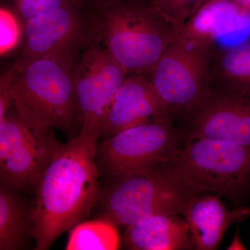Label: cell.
<instances>
[{
    "label": "cell",
    "mask_w": 250,
    "mask_h": 250,
    "mask_svg": "<svg viewBox=\"0 0 250 250\" xmlns=\"http://www.w3.org/2000/svg\"><path fill=\"white\" fill-rule=\"evenodd\" d=\"M250 16L225 0H208L178 31V35L215 44L243 31Z\"/></svg>",
    "instance_id": "cell-15"
},
{
    "label": "cell",
    "mask_w": 250,
    "mask_h": 250,
    "mask_svg": "<svg viewBox=\"0 0 250 250\" xmlns=\"http://www.w3.org/2000/svg\"><path fill=\"white\" fill-rule=\"evenodd\" d=\"M84 9L89 40L106 49L128 73L149 75L178 36L147 0H116Z\"/></svg>",
    "instance_id": "cell-2"
},
{
    "label": "cell",
    "mask_w": 250,
    "mask_h": 250,
    "mask_svg": "<svg viewBox=\"0 0 250 250\" xmlns=\"http://www.w3.org/2000/svg\"><path fill=\"white\" fill-rule=\"evenodd\" d=\"M126 249L195 250L185 218L179 215H156L127 227L123 236Z\"/></svg>",
    "instance_id": "cell-14"
},
{
    "label": "cell",
    "mask_w": 250,
    "mask_h": 250,
    "mask_svg": "<svg viewBox=\"0 0 250 250\" xmlns=\"http://www.w3.org/2000/svg\"><path fill=\"white\" fill-rule=\"evenodd\" d=\"M98 141L79 135L62 143L36 187L31 211L35 250H47L64 232L85 220L100 194Z\"/></svg>",
    "instance_id": "cell-1"
},
{
    "label": "cell",
    "mask_w": 250,
    "mask_h": 250,
    "mask_svg": "<svg viewBox=\"0 0 250 250\" xmlns=\"http://www.w3.org/2000/svg\"><path fill=\"white\" fill-rule=\"evenodd\" d=\"M76 2L75 0H12L13 10L23 24L24 23Z\"/></svg>",
    "instance_id": "cell-20"
},
{
    "label": "cell",
    "mask_w": 250,
    "mask_h": 250,
    "mask_svg": "<svg viewBox=\"0 0 250 250\" xmlns=\"http://www.w3.org/2000/svg\"><path fill=\"white\" fill-rule=\"evenodd\" d=\"M110 181L99 194V218L116 226L129 227L156 215H183L200 194L179 177L170 162Z\"/></svg>",
    "instance_id": "cell-4"
},
{
    "label": "cell",
    "mask_w": 250,
    "mask_h": 250,
    "mask_svg": "<svg viewBox=\"0 0 250 250\" xmlns=\"http://www.w3.org/2000/svg\"><path fill=\"white\" fill-rule=\"evenodd\" d=\"M31 211L20 190L1 183L0 250L27 249L31 237Z\"/></svg>",
    "instance_id": "cell-16"
},
{
    "label": "cell",
    "mask_w": 250,
    "mask_h": 250,
    "mask_svg": "<svg viewBox=\"0 0 250 250\" xmlns=\"http://www.w3.org/2000/svg\"><path fill=\"white\" fill-rule=\"evenodd\" d=\"M156 11L180 30L208 0H147Z\"/></svg>",
    "instance_id": "cell-19"
},
{
    "label": "cell",
    "mask_w": 250,
    "mask_h": 250,
    "mask_svg": "<svg viewBox=\"0 0 250 250\" xmlns=\"http://www.w3.org/2000/svg\"><path fill=\"white\" fill-rule=\"evenodd\" d=\"M246 247L243 245V242L240 237L239 231H236V235L233 238L230 246L228 247V250H246Z\"/></svg>",
    "instance_id": "cell-24"
},
{
    "label": "cell",
    "mask_w": 250,
    "mask_h": 250,
    "mask_svg": "<svg viewBox=\"0 0 250 250\" xmlns=\"http://www.w3.org/2000/svg\"><path fill=\"white\" fill-rule=\"evenodd\" d=\"M75 1L83 7H88V6H99V5L106 4L116 0H75Z\"/></svg>",
    "instance_id": "cell-23"
},
{
    "label": "cell",
    "mask_w": 250,
    "mask_h": 250,
    "mask_svg": "<svg viewBox=\"0 0 250 250\" xmlns=\"http://www.w3.org/2000/svg\"><path fill=\"white\" fill-rule=\"evenodd\" d=\"M220 52L213 58L212 81L221 89L250 100V41Z\"/></svg>",
    "instance_id": "cell-17"
},
{
    "label": "cell",
    "mask_w": 250,
    "mask_h": 250,
    "mask_svg": "<svg viewBox=\"0 0 250 250\" xmlns=\"http://www.w3.org/2000/svg\"><path fill=\"white\" fill-rule=\"evenodd\" d=\"M225 1L232 3L246 12H247L250 3V0H225Z\"/></svg>",
    "instance_id": "cell-25"
},
{
    "label": "cell",
    "mask_w": 250,
    "mask_h": 250,
    "mask_svg": "<svg viewBox=\"0 0 250 250\" xmlns=\"http://www.w3.org/2000/svg\"><path fill=\"white\" fill-rule=\"evenodd\" d=\"M62 143L52 129L28 124L16 112L0 123L1 183L19 190L36 188Z\"/></svg>",
    "instance_id": "cell-9"
},
{
    "label": "cell",
    "mask_w": 250,
    "mask_h": 250,
    "mask_svg": "<svg viewBox=\"0 0 250 250\" xmlns=\"http://www.w3.org/2000/svg\"><path fill=\"white\" fill-rule=\"evenodd\" d=\"M183 216L190 229L192 243L197 250H215L221 243L229 228L250 216V208L241 207L229 209L220 195H196Z\"/></svg>",
    "instance_id": "cell-13"
},
{
    "label": "cell",
    "mask_w": 250,
    "mask_h": 250,
    "mask_svg": "<svg viewBox=\"0 0 250 250\" xmlns=\"http://www.w3.org/2000/svg\"><path fill=\"white\" fill-rule=\"evenodd\" d=\"M188 143L219 140L250 147V100L212 87L200 103L184 113Z\"/></svg>",
    "instance_id": "cell-11"
},
{
    "label": "cell",
    "mask_w": 250,
    "mask_h": 250,
    "mask_svg": "<svg viewBox=\"0 0 250 250\" xmlns=\"http://www.w3.org/2000/svg\"><path fill=\"white\" fill-rule=\"evenodd\" d=\"M121 236L116 225L99 218L82 222L74 227L65 250H116L121 248Z\"/></svg>",
    "instance_id": "cell-18"
},
{
    "label": "cell",
    "mask_w": 250,
    "mask_h": 250,
    "mask_svg": "<svg viewBox=\"0 0 250 250\" xmlns=\"http://www.w3.org/2000/svg\"><path fill=\"white\" fill-rule=\"evenodd\" d=\"M193 190L239 202L250 190V147L228 141L199 139L188 143L170 161Z\"/></svg>",
    "instance_id": "cell-5"
},
{
    "label": "cell",
    "mask_w": 250,
    "mask_h": 250,
    "mask_svg": "<svg viewBox=\"0 0 250 250\" xmlns=\"http://www.w3.org/2000/svg\"><path fill=\"white\" fill-rule=\"evenodd\" d=\"M215 44L177 36L149 73L172 116L184 114L212 88Z\"/></svg>",
    "instance_id": "cell-6"
},
{
    "label": "cell",
    "mask_w": 250,
    "mask_h": 250,
    "mask_svg": "<svg viewBox=\"0 0 250 250\" xmlns=\"http://www.w3.org/2000/svg\"><path fill=\"white\" fill-rule=\"evenodd\" d=\"M14 70L11 68L1 77L0 80V123L4 121L9 108L14 104L13 81Z\"/></svg>",
    "instance_id": "cell-22"
},
{
    "label": "cell",
    "mask_w": 250,
    "mask_h": 250,
    "mask_svg": "<svg viewBox=\"0 0 250 250\" xmlns=\"http://www.w3.org/2000/svg\"><path fill=\"white\" fill-rule=\"evenodd\" d=\"M79 54L15 62L13 105L21 119L36 127L72 132L80 123L73 82Z\"/></svg>",
    "instance_id": "cell-3"
},
{
    "label": "cell",
    "mask_w": 250,
    "mask_h": 250,
    "mask_svg": "<svg viewBox=\"0 0 250 250\" xmlns=\"http://www.w3.org/2000/svg\"><path fill=\"white\" fill-rule=\"evenodd\" d=\"M247 13H248V14H249L250 16V3L249 6H248V10H247Z\"/></svg>",
    "instance_id": "cell-26"
},
{
    "label": "cell",
    "mask_w": 250,
    "mask_h": 250,
    "mask_svg": "<svg viewBox=\"0 0 250 250\" xmlns=\"http://www.w3.org/2000/svg\"><path fill=\"white\" fill-rule=\"evenodd\" d=\"M21 20L12 10H0V51L1 55L9 53L18 45L22 35Z\"/></svg>",
    "instance_id": "cell-21"
},
{
    "label": "cell",
    "mask_w": 250,
    "mask_h": 250,
    "mask_svg": "<svg viewBox=\"0 0 250 250\" xmlns=\"http://www.w3.org/2000/svg\"><path fill=\"white\" fill-rule=\"evenodd\" d=\"M18 61L80 53L89 40L84 7L77 2L24 23Z\"/></svg>",
    "instance_id": "cell-10"
},
{
    "label": "cell",
    "mask_w": 250,
    "mask_h": 250,
    "mask_svg": "<svg viewBox=\"0 0 250 250\" xmlns=\"http://www.w3.org/2000/svg\"><path fill=\"white\" fill-rule=\"evenodd\" d=\"M172 116L123 130L97 143L100 176L111 180L170 162L182 148Z\"/></svg>",
    "instance_id": "cell-7"
},
{
    "label": "cell",
    "mask_w": 250,
    "mask_h": 250,
    "mask_svg": "<svg viewBox=\"0 0 250 250\" xmlns=\"http://www.w3.org/2000/svg\"><path fill=\"white\" fill-rule=\"evenodd\" d=\"M167 116L172 115L150 80L141 75L126 77L112 102L100 137Z\"/></svg>",
    "instance_id": "cell-12"
},
{
    "label": "cell",
    "mask_w": 250,
    "mask_h": 250,
    "mask_svg": "<svg viewBox=\"0 0 250 250\" xmlns=\"http://www.w3.org/2000/svg\"><path fill=\"white\" fill-rule=\"evenodd\" d=\"M127 74L106 49L88 41L73 70L80 135L98 141L112 102Z\"/></svg>",
    "instance_id": "cell-8"
}]
</instances>
